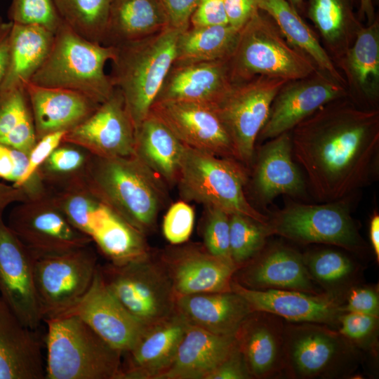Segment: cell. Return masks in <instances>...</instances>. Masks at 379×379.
I'll list each match as a JSON object with an SVG mask.
<instances>
[{
  "mask_svg": "<svg viewBox=\"0 0 379 379\" xmlns=\"http://www.w3.org/2000/svg\"><path fill=\"white\" fill-rule=\"evenodd\" d=\"M348 97L324 105L290 131L293 157L321 202L344 199L378 173L379 111Z\"/></svg>",
  "mask_w": 379,
  "mask_h": 379,
  "instance_id": "1",
  "label": "cell"
},
{
  "mask_svg": "<svg viewBox=\"0 0 379 379\" xmlns=\"http://www.w3.org/2000/svg\"><path fill=\"white\" fill-rule=\"evenodd\" d=\"M163 180L137 157L94 156L84 185L102 203L145 234L163 206Z\"/></svg>",
  "mask_w": 379,
  "mask_h": 379,
  "instance_id": "2",
  "label": "cell"
},
{
  "mask_svg": "<svg viewBox=\"0 0 379 379\" xmlns=\"http://www.w3.org/2000/svg\"><path fill=\"white\" fill-rule=\"evenodd\" d=\"M180 32L168 27L150 36L114 46L109 75L124 98L135 131L150 109L173 65Z\"/></svg>",
  "mask_w": 379,
  "mask_h": 379,
  "instance_id": "3",
  "label": "cell"
},
{
  "mask_svg": "<svg viewBox=\"0 0 379 379\" xmlns=\"http://www.w3.org/2000/svg\"><path fill=\"white\" fill-rule=\"evenodd\" d=\"M115 54L114 46L90 41L63 22L54 33L46 58L29 81L76 91L101 104L114 90L105 67Z\"/></svg>",
  "mask_w": 379,
  "mask_h": 379,
  "instance_id": "4",
  "label": "cell"
},
{
  "mask_svg": "<svg viewBox=\"0 0 379 379\" xmlns=\"http://www.w3.org/2000/svg\"><path fill=\"white\" fill-rule=\"evenodd\" d=\"M46 379H119L122 353L74 315L46 320Z\"/></svg>",
  "mask_w": 379,
  "mask_h": 379,
  "instance_id": "5",
  "label": "cell"
},
{
  "mask_svg": "<svg viewBox=\"0 0 379 379\" xmlns=\"http://www.w3.org/2000/svg\"><path fill=\"white\" fill-rule=\"evenodd\" d=\"M228 64L233 84L258 76L288 81L307 77L318 69L307 55L287 41L274 21L260 10L241 28Z\"/></svg>",
  "mask_w": 379,
  "mask_h": 379,
  "instance_id": "6",
  "label": "cell"
},
{
  "mask_svg": "<svg viewBox=\"0 0 379 379\" xmlns=\"http://www.w3.org/2000/svg\"><path fill=\"white\" fill-rule=\"evenodd\" d=\"M247 178L239 161L185 146L177 182L185 200L241 214L267 225L269 216L255 208L246 197Z\"/></svg>",
  "mask_w": 379,
  "mask_h": 379,
  "instance_id": "7",
  "label": "cell"
},
{
  "mask_svg": "<svg viewBox=\"0 0 379 379\" xmlns=\"http://www.w3.org/2000/svg\"><path fill=\"white\" fill-rule=\"evenodd\" d=\"M359 359V350L336 329L322 324L285 321V376L295 379L348 376Z\"/></svg>",
  "mask_w": 379,
  "mask_h": 379,
  "instance_id": "8",
  "label": "cell"
},
{
  "mask_svg": "<svg viewBox=\"0 0 379 379\" xmlns=\"http://www.w3.org/2000/svg\"><path fill=\"white\" fill-rule=\"evenodd\" d=\"M109 291L145 327L175 311L176 294L170 275L151 255L121 265H99Z\"/></svg>",
  "mask_w": 379,
  "mask_h": 379,
  "instance_id": "9",
  "label": "cell"
},
{
  "mask_svg": "<svg viewBox=\"0 0 379 379\" xmlns=\"http://www.w3.org/2000/svg\"><path fill=\"white\" fill-rule=\"evenodd\" d=\"M343 200L320 204L290 202L269 217L268 234L300 244L331 245L364 253L366 244Z\"/></svg>",
  "mask_w": 379,
  "mask_h": 379,
  "instance_id": "10",
  "label": "cell"
},
{
  "mask_svg": "<svg viewBox=\"0 0 379 379\" xmlns=\"http://www.w3.org/2000/svg\"><path fill=\"white\" fill-rule=\"evenodd\" d=\"M34 258L43 321L60 317L74 307L89 290L99 266L88 246Z\"/></svg>",
  "mask_w": 379,
  "mask_h": 379,
  "instance_id": "11",
  "label": "cell"
},
{
  "mask_svg": "<svg viewBox=\"0 0 379 379\" xmlns=\"http://www.w3.org/2000/svg\"><path fill=\"white\" fill-rule=\"evenodd\" d=\"M286 82L279 78L258 76L233 84L215 106L242 164L252 163L255 141L267 119L271 104Z\"/></svg>",
  "mask_w": 379,
  "mask_h": 379,
  "instance_id": "12",
  "label": "cell"
},
{
  "mask_svg": "<svg viewBox=\"0 0 379 379\" xmlns=\"http://www.w3.org/2000/svg\"><path fill=\"white\" fill-rule=\"evenodd\" d=\"M33 258L89 245L91 238L74 227L54 199L34 197L10 213L6 223Z\"/></svg>",
  "mask_w": 379,
  "mask_h": 379,
  "instance_id": "13",
  "label": "cell"
},
{
  "mask_svg": "<svg viewBox=\"0 0 379 379\" xmlns=\"http://www.w3.org/2000/svg\"><path fill=\"white\" fill-rule=\"evenodd\" d=\"M150 114L185 146L238 161L232 138L213 105L186 101H157Z\"/></svg>",
  "mask_w": 379,
  "mask_h": 379,
  "instance_id": "14",
  "label": "cell"
},
{
  "mask_svg": "<svg viewBox=\"0 0 379 379\" xmlns=\"http://www.w3.org/2000/svg\"><path fill=\"white\" fill-rule=\"evenodd\" d=\"M347 96L345 85L319 69L307 77L286 81L273 99L258 138L270 140L290 132L324 105Z\"/></svg>",
  "mask_w": 379,
  "mask_h": 379,
  "instance_id": "15",
  "label": "cell"
},
{
  "mask_svg": "<svg viewBox=\"0 0 379 379\" xmlns=\"http://www.w3.org/2000/svg\"><path fill=\"white\" fill-rule=\"evenodd\" d=\"M62 142L76 145L100 157L134 155L135 129L121 91L112 95L65 133Z\"/></svg>",
  "mask_w": 379,
  "mask_h": 379,
  "instance_id": "16",
  "label": "cell"
},
{
  "mask_svg": "<svg viewBox=\"0 0 379 379\" xmlns=\"http://www.w3.org/2000/svg\"><path fill=\"white\" fill-rule=\"evenodd\" d=\"M34 259L0 214V295L25 326L36 330L43 319L34 284Z\"/></svg>",
  "mask_w": 379,
  "mask_h": 379,
  "instance_id": "17",
  "label": "cell"
},
{
  "mask_svg": "<svg viewBox=\"0 0 379 379\" xmlns=\"http://www.w3.org/2000/svg\"><path fill=\"white\" fill-rule=\"evenodd\" d=\"M68 315L79 317L122 354L132 349L145 328L107 288L99 266L86 294L61 317Z\"/></svg>",
  "mask_w": 379,
  "mask_h": 379,
  "instance_id": "18",
  "label": "cell"
},
{
  "mask_svg": "<svg viewBox=\"0 0 379 379\" xmlns=\"http://www.w3.org/2000/svg\"><path fill=\"white\" fill-rule=\"evenodd\" d=\"M232 291L242 296L252 311L270 312L288 322L322 324L336 329L338 318L343 313V298L326 293L255 290L234 280Z\"/></svg>",
  "mask_w": 379,
  "mask_h": 379,
  "instance_id": "19",
  "label": "cell"
},
{
  "mask_svg": "<svg viewBox=\"0 0 379 379\" xmlns=\"http://www.w3.org/2000/svg\"><path fill=\"white\" fill-rule=\"evenodd\" d=\"M233 280L255 290L324 293L309 275L302 254L279 243L265 245L256 256L237 270Z\"/></svg>",
  "mask_w": 379,
  "mask_h": 379,
  "instance_id": "20",
  "label": "cell"
},
{
  "mask_svg": "<svg viewBox=\"0 0 379 379\" xmlns=\"http://www.w3.org/2000/svg\"><path fill=\"white\" fill-rule=\"evenodd\" d=\"M160 260L170 275L176 296L232 291L237 266L232 261L212 255L204 246L173 248L165 252Z\"/></svg>",
  "mask_w": 379,
  "mask_h": 379,
  "instance_id": "21",
  "label": "cell"
},
{
  "mask_svg": "<svg viewBox=\"0 0 379 379\" xmlns=\"http://www.w3.org/2000/svg\"><path fill=\"white\" fill-rule=\"evenodd\" d=\"M285 321L263 311H253L242 322L234 339L252 378L284 375Z\"/></svg>",
  "mask_w": 379,
  "mask_h": 379,
  "instance_id": "22",
  "label": "cell"
},
{
  "mask_svg": "<svg viewBox=\"0 0 379 379\" xmlns=\"http://www.w3.org/2000/svg\"><path fill=\"white\" fill-rule=\"evenodd\" d=\"M189 326L175 310L145 327L135 345L124 354L119 379H156L171 364Z\"/></svg>",
  "mask_w": 379,
  "mask_h": 379,
  "instance_id": "23",
  "label": "cell"
},
{
  "mask_svg": "<svg viewBox=\"0 0 379 379\" xmlns=\"http://www.w3.org/2000/svg\"><path fill=\"white\" fill-rule=\"evenodd\" d=\"M228 60L173 63L154 102L186 101L215 106L233 84Z\"/></svg>",
  "mask_w": 379,
  "mask_h": 379,
  "instance_id": "24",
  "label": "cell"
},
{
  "mask_svg": "<svg viewBox=\"0 0 379 379\" xmlns=\"http://www.w3.org/2000/svg\"><path fill=\"white\" fill-rule=\"evenodd\" d=\"M36 330L25 326L0 295V379H44Z\"/></svg>",
  "mask_w": 379,
  "mask_h": 379,
  "instance_id": "25",
  "label": "cell"
},
{
  "mask_svg": "<svg viewBox=\"0 0 379 379\" xmlns=\"http://www.w3.org/2000/svg\"><path fill=\"white\" fill-rule=\"evenodd\" d=\"M253 187L262 204H268L280 194L302 197L306 184L293 159L290 132L268 140L256 159Z\"/></svg>",
  "mask_w": 379,
  "mask_h": 379,
  "instance_id": "26",
  "label": "cell"
},
{
  "mask_svg": "<svg viewBox=\"0 0 379 379\" xmlns=\"http://www.w3.org/2000/svg\"><path fill=\"white\" fill-rule=\"evenodd\" d=\"M24 87L37 140L51 133L69 131L100 105L87 95L67 88L44 87L30 81Z\"/></svg>",
  "mask_w": 379,
  "mask_h": 379,
  "instance_id": "27",
  "label": "cell"
},
{
  "mask_svg": "<svg viewBox=\"0 0 379 379\" xmlns=\"http://www.w3.org/2000/svg\"><path fill=\"white\" fill-rule=\"evenodd\" d=\"M335 65L343 72L350 99L375 108L379 98L378 20L359 29L352 46Z\"/></svg>",
  "mask_w": 379,
  "mask_h": 379,
  "instance_id": "28",
  "label": "cell"
},
{
  "mask_svg": "<svg viewBox=\"0 0 379 379\" xmlns=\"http://www.w3.org/2000/svg\"><path fill=\"white\" fill-rule=\"evenodd\" d=\"M175 310L190 325L225 336L234 335L253 312L247 301L232 291L177 296Z\"/></svg>",
  "mask_w": 379,
  "mask_h": 379,
  "instance_id": "29",
  "label": "cell"
},
{
  "mask_svg": "<svg viewBox=\"0 0 379 379\" xmlns=\"http://www.w3.org/2000/svg\"><path fill=\"white\" fill-rule=\"evenodd\" d=\"M234 344V335H219L190 325L171 364L156 379H206Z\"/></svg>",
  "mask_w": 379,
  "mask_h": 379,
  "instance_id": "30",
  "label": "cell"
},
{
  "mask_svg": "<svg viewBox=\"0 0 379 379\" xmlns=\"http://www.w3.org/2000/svg\"><path fill=\"white\" fill-rule=\"evenodd\" d=\"M159 0H110L102 44L117 46L168 28Z\"/></svg>",
  "mask_w": 379,
  "mask_h": 379,
  "instance_id": "31",
  "label": "cell"
},
{
  "mask_svg": "<svg viewBox=\"0 0 379 379\" xmlns=\"http://www.w3.org/2000/svg\"><path fill=\"white\" fill-rule=\"evenodd\" d=\"M53 38L54 33L42 26L13 23L7 69L0 92L23 87L30 81L46 58Z\"/></svg>",
  "mask_w": 379,
  "mask_h": 379,
  "instance_id": "32",
  "label": "cell"
},
{
  "mask_svg": "<svg viewBox=\"0 0 379 379\" xmlns=\"http://www.w3.org/2000/svg\"><path fill=\"white\" fill-rule=\"evenodd\" d=\"M88 235L109 262L116 265L150 255L145 234L103 203L92 220Z\"/></svg>",
  "mask_w": 379,
  "mask_h": 379,
  "instance_id": "33",
  "label": "cell"
},
{
  "mask_svg": "<svg viewBox=\"0 0 379 379\" xmlns=\"http://www.w3.org/2000/svg\"><path fill=\"white\" fill-rule=\"evenodd\" d=\"M185 149V145L150 113L135 131L134 155L169 184L177 182Z\"/></svg>",
  "mask_w": 379,
  "mask_h": 379,
  "instance_id": "34",
  "label": "cell"
},
{
  "mask_svg": "<svg viewBox=\"0 0 379 379\" xmlns=\"http://www.w3.org/2000/svg\"><path fill=\"white\" fill-rule=\"evenodd\" d=\"M258 6L274 21L290 44L307 55L318 69L347 87L345 78L316 33L286 0H258Z\"/></svg>",
  "mask_w": 379,
  "mask_h": 379,
  "instance_id": "35",
  "label": "cell"
},
{
  "mask_svg": "<svg viewBox=\"0 0 379 379\" xmlns=\"http://www.w3.org/2000/svg\"><path fill=\"white\" fill-rule=\"evenodd\" d=\"M307 14L335 64L362 27L354 15L351 0H309Z\"/></svg>",
  "mask_w": 379,
  "mask_h": 379,
  "instance_id": "36",
  "label": "cell"
},
{
  "mask_svg": "<svg viewBox=\"0 0 379 379\" xmlns=\"http://www.w3.org/2000/svg\"><path fill=\"white\" fill-rule=\"evenodd\" d=\"M240 29L229 24L192 27L180 33L174 63L228 60Z\"/></svg>",
  "mask_w": 379,
  "mask_h": 379,
  "instance_id": "37",
  "label": "cell"
},
{
  "mask_svg": "<svg viewBox=\"0 0 379 379\" xmlns=\"http://www.w3.org/2000/svg\"><path fill=\"white\" fill-rule=\"evenodd\" d=\"M302 255L309 275L324 293L343 298L350 288L359 284L360 266L346 253L322 248Z\"/></svg>",
  "mask_w": 379,
  "mask_h": 379,
  "instance_id": "38",
  "label": "cell"
},
{
  "mask_svg": "<svg viewBox=\"0 0 379 379\" xmlns=\"http://www.w3.org/2000/svg\"><path fill=\"white\" fill-rule=\"evenodd\" d=\"M63 20L84 38L102 44L110 0H53Z\"/></svg>",
  "mask_w": 379,
  "mask_h": 379,
  "instance_id": "39",
  "label": "cell"
},
{
  "mask_svg": "<svg viewBox=\"0 0 379 379\" xmlns=\"http://www.w3.org/2000/svg\"><path fill=\"white\" fill-rule=\"evenodd\" d=\"M268 237L267 225L241 214H230V255L237 269L260 252Z\"/></svg>",
  "mask_w": 379,
  "mask_h": 379,
  "instance_id": "40",
  "label": "cell"
},
{
  "mask_svg": "<svg viewBox=\"0 0 379 379\" xmlns=\"http://www.w3.org/2000/svg\"><path fill=\"white\" fill-rule=\"evenodd\" d=\"M55 201L69 221L89 236L91 223L102 202L85 186L69 189Z\"/></svg>",
  "mask_w": 379,
  "mask_h": 379,
  "instance_id": "41",
  "label": "cell"
},
{
  "mask_svg": "<svg viewBox=\"0 0 379 379\" xmlns=\"http://www.w3.org/2000/svg\"><path fill=\"white\" fill-rule=\"evenodd\" d=\"M7 15L13 23L39 25L53 33L64 22L53 0H11Z\"/></svg>",
  "mask_w": 379,
  "mask_h": 379,
  "instance_id": "42",
  "label": "cell"
},
{
  "mask_svg": "<svg viewBox=\"0 0 379 379\" xmlns=\"http://www.w3.org/2000/svg\"><path fill=\"white\" fill-rule=\"evenodd\" d=\"M379 317L343 312L340 315L336 330L359 350H375Z\"/></svg>",
  "mask_w": 379,
  "mask_h": 379,
  "instance_id": "43",
  "label": "cell"
},
{
  "mask_svg": "<svg viewBox=\"0 0 379 379\" xmlns=\"http://www.w3.org/2000/svg\"><path fill=\"white\" fill-rule=\"evenodd\" d=\"M206 207L204 246L212 255L232 261L230 248V214L219 208Z\"/></svg>",
  "mask_w": 379,
  "mask_h": 379,
  "instance_id": "44",
  "label": "cell"
},
{
  "mask_svg": "<svg viewBox=\"0 0 379 379\" xmlns=\"http://www.w3.org/2000/svg\"><path fill=\"white\" fill-rule=\"evenodd\" d=\"M30 112L24 86L0 92V141Z\"/></svg>",
  "mask_w": 379,
  "mask_h": 379,
  "instance_id": "45",
  "label": "cell"
},
{
  "mask_svg": "<svg viewBox=\"0 0 379 379\" xmlns=\"http://www.w3.org/2000/svg\"><path fill=\"white\" fill-rule=\"evenodd\" d=\"M194 222L193 208L185 201L172 204L166 212L162 225L163 234L171 244L185 242L191 235Z\"/></svg>",
  "mask_w": 379,
  "mask_h": 379,
  "instance_id": "46",
  "label": "cell"
},
{
  "mask_svg": "<svg viewBox=\"0 0 379 379\" xmlns=\"http://www.w3.org/2000/svg\"><path fill=\"white\" fill-rule=\"evenodd\" d=\"M67 131H61L44 135L37 140L35 145L28 155V163L26 170L18 182L13 185L16 187L27 188L30 185L40 167L46 161L51 154L62 143L63 138Z\"/></svg>",
  "mask_w": 379,
  "mask_h": 379,
  "instance_id": "47",
  "label": "cell"
},
{
  "mask_svg": "<svg viewBox=\"0 0 379 379\" xmlns=\"http://www.w3.org/2000/svg\"><path fill=\"white\" fill-rule=\"evenodd\" d=\"M342 310L379 317L378 287L359 284L352 286L344 295Z\"/></svg>",
  "mask_w": 379,
  "mask_h": 379,
  "instance_id": "48",
  "label": "cell"
},
{
  "mask_svg": "<svg viewBox=\"0 0 379 379\" xmlns=\"http://www.w3.org/2000/svg\"><path fill=\"white\" fill-rule=\"evenodd\" d=\"M85 154L75 147L58 146L43 164L44 169L55 174L74 173L86 164Z\"/></svg>",
  "mask_w": 379,
  "mask_h": 379,
  "instance_id": "49",
  "label": "cell"
},
{
  "mask_svg": "<svg viewBox=\"0 0 379 379\" xmlns=\"http://www.w3.org/2000/svg\"><path fill=\"white\" fill-rule=\"evenodd\" d=\"M201 0H159L170 28L180 32L190 27L191 18Z\"/></svg>",
  "mask_w": 379,
  "mask_h": 379,
  "instance_id": "50",
  "label": "cell"
},
{
  "mask_svg": "<svg viewBox=\"0 0 379 379\" xmlns=\"http://www.w3.org/2000/svg\"><path fill=\"white\" fill-rule=\"evenodd\" d=\"M27 163V154L0 143V178L15 184L24 174Z\"/></svg>",
  "mask_w": 379,
  "mask_h": 379,
  "instance_id": "51",
  "label": "cell"
},
{
  "mask_svg": "<svg viewBox=\"0 0 379 379\" xmlns=\"http://www.w3.org/2000/svg\"><path fill=\"white\" fill-rule=\"evenodd\" d=\"M37 141L32 112L28 114L0 143L29 155Z\"/></svg>",
  "mask_w": 379,
  "mask_h": 379,
  "instance_id": "52",
  "label": "cell"
},
{
  "mask_svg": "<svg viewBox=\"0 0 379 379\" xmlns=\"http://www.w3.org/2000/svg\"><path fill=\"white\" fill-rule=\"evenodd\" d=\"M251 378H252L236 342L227 357L206 378V379Z\"/></svg>",
  "mask_w": 379,
  "mask_h": 379,
  "instance_id": "53",
  "label": "cell"
},
{
  "mask_svg": "<svg viewBox=\"0 0 379 379\" xmlns=\"http://www.w3.org/2000/svg\"><path fill=\"white\" fill-rule=\"evenodd\" d=\"M225 24V0H201L190 20L192 27Z\"/></svg>",
  "mask_w": 379,
  "mask_h": 379,
  "instance_id": "54",
  "label": "cell"
},
{
  "mask_svg": "<svg viewBox=\"0 0 379 379\" xmlns=\"http://www.w3.org/2000/svg\"><path fill=\"white\" fill-rule=\"evenodd\" d=\"M258 0H225L227 23L232 27L241 28L259 10Z\"/></svg>",
  "mask_w": 379,
  "mask_h": 379,
  "instance_id": "55",
  "label": "cell"
},
{
  "mask_svg": "<svg viewBox=\"0 0 379 379\" xmlns=\"http://www.w3.org/2000/svg\"><path fill=\"white\" fill-rule=\"evenodd\" d=\"M29 199L30 192L27 189L8 185L0 181V214H3L9 205Z\"/></svg>",
  "mask_w": 379,
  "mask_h": 379,
  "instance_id": "56",
  "label": "cell"
},
{
  "mask_svg": "<svg viewBox=\"0 0 379 379\" xmlns=\"http://www.w3.org/2000/svg\"><path fill=\"white\" fill-rule=\"evenodd\" d=\"M13 23L3 22L0 25V88L4 81L8 65L9 39Z\"/></svg>",
  "mask_w": 379,
  "mask_h": 379,
  "instance_id": "57",
  "label": "cell"
},
{
  "mask_svg": "<svg viewBox=\"0 0 379 379\" xmlns=\"http://www.w3.org/2000/svg\"><path fill=\"white\" fill-rule=\"evenodd\" d=\"M369 237L377 262H379V215L374 213L369 223Z\"/></svg>",
  "mask_w": 379,
  "mask_h": 379,
  "instance_id": "58",
  "label": "cell"
},
{
  "mask_svg": "<svg viewBox=\"0 0 379 379\" xmlns=\"http://www.w3.org/2000/svg\"><path fill=\"white\" fill-rule=\"evenodd\" d=\"M360 14L363 18H366L368 25L375 20L372 0H360Z\"/></svg>",
  "mask_w": 379,
  "mask_h": 379,
  "instance_id": "59",
  "label": "cell"
},
{
  "mask_svg": "<svg viewBox=\"0 0 379 379\" xmlns=\"http://www.w3.org/2000/svg\"><path fill=\"white\" fill-rule=\"evenodd\" d=\"M298 13L303 7V0H286Z\"/></svg>",
  "mask_w": 379,
  "mask_h": 379,
  "instance_id": "60",
  "label": "cell"
},
{
  "mask_svg": "<svg viewBox=\"0 0 379 379\" xmlns=\"http://www.w3.org/2000/svg\"><path fill=\"white\" fill-rule=\"evenodd\" d=\"M4 22L2 18L0 16V25Z\"/></svg>",
  "mask_w": 379,
  "mask_h": 379,
  "instance_id": "61",
  "label": "cell"
}]
</instances>
